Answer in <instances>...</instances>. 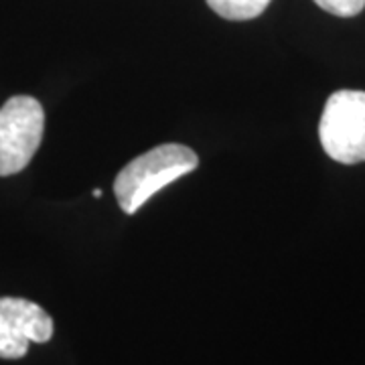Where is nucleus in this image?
<instances>
[{
    "label": "nucleus",
    "instance_id": "1",
    "mask_svg": "<svg viewBox=\"0 0 365 365\" xmlns=\"http://www.w3.org/2000/svg\"><path fill=\"white\" fill-rule=\"evenodd\" d=\"M199 165L197 155L182 144H160L130 160L118 173L114 181L118 205L126 213L134 215L157 191L193 173Z\"/></svg>",
    "mask_w": 365,
    "mask_h": 365
},
{
    "label": "nucleus",
    "instance_id": "2",
    "mask_svg": "<svg viewBox=\"0 0 365 365\" xmlns=\"http://www.w3.org/2000/svg\"><path fill=\"white\" fill-rule=\"evenodd\" d=\"M319 138L327 155L341 165L365 163V91L339 90L327 100Z\"/></svg>",
    "mask_w": 365,
    "mask_h": 365
},
{
    "label": "nucleus",
    "instance_id": "3",
    "mask_svg": "<svg viewBox=\"0 0 365 365\" xmlns=\"http://www.w3.org/2000/svg\"><path fill=\"white\" fill-rule=\"evenodd\" d=\"M45 110L31 96H14L0 108V177L25 169L39 150Z\"/></svg>",
    "mask_w": 365,
    "mask_h": 365
},
{
    "label": "nucleus",
    "instance_id": "4",
    "mask_svg": "<svg viewBox=\"0 0 365 365\" xmlns=\"http://www.w3.org/2000/svg\"><path fill=\"white\" fill-rule=\"evenodd\" d=\"M51 337L53 319L43 307L26 299H0V359H21L31 343Z\"/></svg>",
    "mask_w": 365,
    "mask_h": 365
},
{
    "label": "nucleus",
    "instance_id": "5",
    "mask_svg": "<svg viewBox=\"0 0 365 365\" xmlns=\"http://www.w3.org/2000/svg\"><path fill=\"white\" fill-rule=\"evenodd\" d=\"M207 4L227 21H252L268 9L270 0H207Z\"/></svg>",
    "mask_w": 365,
    "mask_h": 365
},
{
    "label": "nucleus",
    "instance_id": "6",
    "mask_svg": "<svg viewBox=\"0 0 365 365\" xmlns=\"http://www.w3.org/2000/svg\"><path fill=\"white\" fill-rule=\"evenodd\" d=\"M317 6H321L325 13L335 16H357L365 9V0H314Z\"/></svg>",
    "mask_w": 365,
    "mask_h": 365
},
{
    "label": "nucleus",
    "instance_id": "7",
    "mask_svg": "<svg viewBox=\"0 0 365 365\" xmlns=\"http://www.w3.org/2000/svg\"><path fill=\"white\" fill-rule=\"evenodd\" d=\"M91 195H93V197H102V189H93V191H91Z\"/></svg>",
    "mask_w": 365,
    "mask_h": 365
}]
</instances>
